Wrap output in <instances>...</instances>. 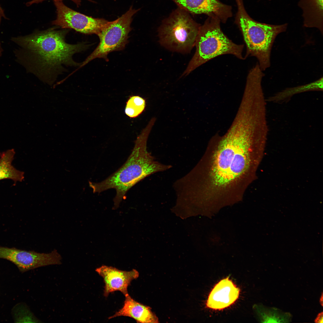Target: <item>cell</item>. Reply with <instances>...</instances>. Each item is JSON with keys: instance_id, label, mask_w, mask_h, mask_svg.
Returning <instances> with one entry per match:
<instances>
[{"instance_id": "6da1fadb", "label": "cell", "mask_w": 323, "mask_h": 323, "mask_svg": "<svg viewBox=\"0 0 323 323\" xmlns=\"http://www.w3.org/2000/svg\"><path fill=\"white\" fill-rule=\"evenodd\" d=\"M267 127L258 115L238 110L231 124L218 141L211 171L212 185L225 187L243 174L249 167L250 151L256 141L266 137Z\"/></svg>"}, {"instance_id": "7a4b0ae2", "label": "cell", "mask_w": 323, "mask_h": 323, "mask_svg": "<svg viewBox=\"0 0 323 323\" xmlns=\"http://www.w3.org/2000/svg\"><path fill=\"white\" fill-rule=\"evenodd\" d=\"M68 29L51 28L13 39L21 48V63L29 72L43 82L51 85L69 66L79 67L74 55L87 49L84 42L70 44L65 37Z\"/></svg>"}, {"instance_id": "3957f363", "label": "cell", "mask_w": 323, "mask_h": 323, "mask_svg": "<svg viewBox=\"0 0 323 323\" xmlns=\"http://www.w3.org/2000/svg\"><path fill=\"white\" fill-rule=\"evenodd\" d=\"M153 126L149 123L137 138L134 147L126 162L117 171L99 182L89 181L94 193H100L114 189L116 191L113 199V210L117 209L126 194L132 187L146 177L156 173L167 170L172 167L155 160L147 149L148 137Z\"/></svg>"}, {"instance_id": "277c9868", "label": "cell", "mask_w": 323, "mask_h": 323, "mask_svg": "<svg viewBox=\"0 0 323 323\" xmlns=\"http://www.w3.org/2000/svg\"><path fill=\"white\" fill-rule=\"evenodd\" d=\"M237 11L235 22L238 26L245 43L249 56L256 57L261 70L270 65L272 48L277 36L285 31L287 24L273 25L258 22L252 19L246 11L243 0H235Z\"/></svg>"}, {"instance_id": "5b68a950", "label": "cell", "mask_w": 323, "mask_h": 323, "mask_svg": "<svg viewBox=\"0 0 323 323\" xmlns=\"http://www.w3.org/2000/svg\"><path fill=\"white\" fill-rule=\"evenodd\" d=\"M220 20L215 16H208L201 25L195 45L196 51L181 76H186L193 70L217 56L231 54L244 60L243 45L233 42L223 32Z\"/></svg>"}, {"instance_id": "8992f818", "label": "cell", "mask_w": 323, "mask_h": 323, "mask_svg": "<svg viewBox=\"0 0 323 323\" xmlns=\"http://www.w3.org/2000/svg\"><path fill=\"white\" fill-rule=\"evenodd\" d=\"M200 26L189 13L178 7L163 20L159 27V43L170 51L189 53L195 45Z\"/></svg>"}, {"instance_id": "52a82bcc", "label": "cell", "mask_w": 323, "mask_h": 323, "mask_svg": "<svg viewBox=\"0 0 323 323\" xmlns=\"http://www.w3.org/2000/svg\"><path fill=\"white\" fill-rule=\"evenodd\" d=\"M140 9L132 6L124 14L116 20L108 21L98 35L100 42L94 51L81 63L79 69L97 58L108 61L107 55L113 51L123 49L127 43L128 34L132 30L130 25L132 16Z\"/></svg>"}, {"instance_id": "ba28073f", "label": "cell", "mask_w": 323, "mask_h": 323, "mask_svg": "<svg viewBox=\"0 0 323 323\" xmlns=\"http://www.w3.org/2000/svg\"><path fill=\"white\" fill-rule=\"evenodd\" d=\"M57 9V17L52 24L63 29H72L85 34L98 36L108 21L95 18L73 10L65 5L61 1H54Z\"/></svg>"}, {"instance_id": "9c48e42d", "label": "cell", "mask_w": 323, "mask_h": 323, "mask_svg": "<svg viewBox=\"0 0 323 323\" xmlns=\"http://www.w3.org/2000/svg\"><path fill=\"white\" fill-rule=\"evenodd\" d=\"M14 264L22 273L37 268L62 263V258L56 249L48 253L27 251L0 246V259Z\"/></svg>"}, {"instance_id": "30bf717a", "label": "cell", "mask_w": 323, "mask_h": 323, "mask_svg": "<svg viewBox=\"0 0 323 323\" xmlns=\"http://www.w3.org/2000/svg\"><path fill=\"white\" fill-rule=\"evenodd\" d=\"M96 272L103 279L104 283L103 295L119 291L124 296L128 294V288L132 281L138 278V272L133 269L123 271L112 266L102 265L96 269Z\"/></svg>"}, {"instance_id": "8fae6325", "label": "cell", "mask_w": 323, "mask_h": 323, "mask_svg": "<svg viewBox=\"0 0 323 323\" xmlns=\"http://www.w3.org/2000/svg\"><path fill=\"white\" fill-rule=\"evenodd\" d=\"M178 6L189 13L204 14L217 17L223 23L232 16V7L219 0H172Z\"/></svg>"}, {"instance_id": "7c38bea8", "label": "cell", "mask_w": 323, "mask_h": 323, "mask_svg": "<svg viewBox=\"0 0 323 323\" xmlns=\"http://www.w3.org/2000/svg\"><path fill=\"white\" fill-rule=\"evenodd\" d=\"M240 289L228 277L222 279L214 286L208 296L206 307L220 310L234 304L238 298Z\"/></svg>"}, {"instance_id": "4fadbf2b", "label": "cell", "mask_w": 323, "mask_h": 323, "mask_svg": "<svg viewBox=\"0 0 323 323\" xmlns=\"http://www.w3.org/2000/svg\"><path fill=\"white\" fill-rule=\"evenodd\" d=\"M122 307L109 319L120 316L130 317L137 322L151 323L159 322L158 319L151 310V308L134 300L128 294L125 296Z\"/></svg>"}, {"instance_id": "5bb4252c", "label": "cell", "mask_w": 323, "mask_h": 323, "mask_svg": "<svg viewBox=\"0 0 323 323\" xmlns=\"http://www.w3.org/2000/svg\"><path fill=\"white\" fill-rule=\"evenodd\" d=\"M299 6L303 10L304 25L315 27L323 33V0H300Z\"/></svg>"}, {"instance_id": "9a60e30c", "label": "cell", "mask_w": 323, "mask_h": 323, "mask_svg": "<svg viewBox=\"0 0 323 323\" xmlns=\"http://www.w3.org/2000/svg\"><path fill=\"white\" fill-rule=\"evenodd\" d=\"M15 151L13 149L8 150L0 156V180L9 179L15 182H22L24 178L23 172L16 169L12 164Z\"/></svg>"}, {"instance_id": "2e32d148", "label": "cell", "mask_w": 323, "mask_h": 323, "mask_svg": "<svg viewBox=\"0 0 323 323\" xmlns=\"http://www.w3.org/2000/svg\"><path fill=\"white\" fill-rule=\"evenodd\" d=\"M323 90V77L311 83L287 89L269 97L268 101L278 103L287 102L292 95L301 92L311 91Z\"/></svg>"}, {"instance_id": "e0dca14e", "label": "cell", "mask_w": 323, "mask_h": 323, "mask_svg": "<svg viewBox=\"0 0 323 323\" xmlns=\"http://www.w3.org/2000/svg\"><path fill=\"white\" fill-rule=\"evenodd\" d=\"M255 309L259 319L263 323H289L291 322L292 314L274 307L263 305H256Z\"/></svg>"}, {"instance_id": "ac0fdd59", "label": "cell", "mask_w": 323, "mask_h": 323, "mask_svg": "<svg viewBox=\"0 0 323 323\" xmlns=\"http://www.w3.org/2000/svg\"><path fill=\"white\" fill-rule=\"evenodd\" d=\"M12 314L15 322H41L24 303H19L15 305L12 309Z\"/></svg>"}, {"instance_id": "d6986e66", "label": "cell", "mask_w": 323, "mask_h": 323, "mask_svg": "<svg viewBox=\"0 0 323 323\" xmlns=\"http://www.w3.org/2000/svg\"><path fill=\"white\" fill-rule=\"evenodd\" d=\"M145 106V99L139 96H132L127 102L125 112L129 117L135 118L143 111Z\"/></svg>"}, {"instance_id": "ffe728a7", "label": "cell", "mask_w": 323, "mask_h": 323, "mask_svg": "<svg viewBox=\"0 0 323 323\" xmlns=\"http://www.w3.org/2000/svg\"><path fill=\"white\" fill-rule=\"evenodd\" d=\"M46 0H33L28 3L26 4L27 5L29 6L31 4L34 3H38L40 2H41L43 1ZM54 1H62V0H54ZM75 3L77 5V7H78L80 4V0H71ZM89 1H91V0H88Z\"/></svg>"}, {"instance_id": "44dd1931", "label": "cell", "mask_w": 323, "mask_h": 323, "mask_svg": "<svg viewBox=\"0 0 323 323\" xmlns=\"http://www.w3.org/2000/svg\"><path fill=\"white\" fill-rule=\"evenodd\" d=\"M316 323H322L323 322V312L319 313L314 321Z\"/></svg>"}, {"instance_id": "7402d4cb", "label": "cell", "mask_w": 323, "mask_h": 323, "mask_svg": "<svg viewBox=\"0 0 323 323\" xmlns=\"http://www.w3.org/2000/svg\"><path fill=\"white\" fill-rule=\"evenodd\" d=\"M320 304H321L322 305H322H322V304H323V296H322V295H321V297L320 298Z\"/></svg>"}, {"instance_id": "603a6c76", "label": "cell", "mask_w": 323, "mask_h": 323, "mask_svg": "<svg viewBox=\"0 0 323 323\" xmlns=\"http://www.w3.org/2000/svg\"><path fill=\"white\" fill-rule=\"evenodd\" d=\"M1 48L0 45V56L1 55Z\"/></svg>"}]
</instances>
